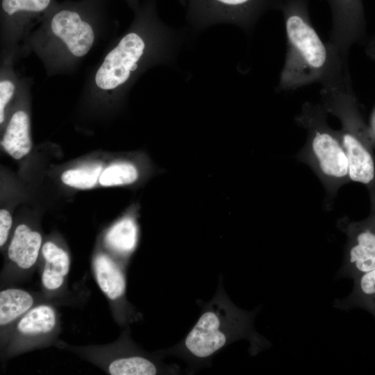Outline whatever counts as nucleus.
Masks as SVG:
<instances>
[{
    "label": "nucleus",
    "mask_w": 375,
    "mask_h": 375,
    "mask_svg": "<svg viewBox=\"0 0 375 375\" xmlns=\"http://www.w3.org/2000/svg\"><path fill=\"white\" fill-rule=\"evenodd\" d=\"M338 227L347 241L338 277L353 279L375 269V220L356 223L342 218Z\"/></svg>",
    "instance_id": "6e6552de"
},
{
    "label": "nucleus",
    "mask_w": 375,
    "mask_h": 375,
    "mask_svg": "<svg viewBox=\"0 0 375 375\" xmlns=\"http://www.w3.org/2000/svg\"><path fill=\"white\" fill-rule=\"evenodd\" d=\"M42 244L41 235L26 224L17 226L8 249L9 259L22 269L36 262Z\"/></svg>",
    "instance_id": "9d476101"
},
{
    "label": "nucleus",
    "mask_w": 375,
    "mask_h": 375,
    "mask_svg": "<svg viewBox=\"0 0 375 375\" xmlns=\"http://www.w3.org/2000/svg\"><path fill=\"white\" fill-rule=\"evenodd\" d=\"M276 7L283 12L287 40L278 91L316 82L322 84L348 66L347 58L330 42H323L314 28L308 0H283L278 1Z\"/></svg>",
    "instance_id": "f03ea898"
},
{
    "label": "nucleus",
    "mask_w": 375,
    "mask_h": 375,
    "mask_svg": "<svg viewBox=\"0 0 375 375\" xmlns=\"http://www.w3.org/2000/svg\"><path fill=\"white\" fill-rule=\"evenodd\" d=\"M334 306L343 310L360 308L375 317V269L353 278L352 292L343 299L335 301Z\"/></svg>",
    "instance_id": "2eb2a0df"
},
{
    "label": "nucleus",
    "mask_w": 375,
    "mask_h": 375,
    "mask_svg": "<svg viewBox=\"0 0 375 375\" xmlns=\"http://www.w3.org/2000/svg\"><path fill=\"white\" fill-rule=\"evenodd\" d=\"M44 259V267L42 274L43 286L49 290L59 289L70 268L68 253L51 242H47L42 247Z\"/></svg>",
    "instance_id": "f8f14e48"
},
{
    "label": "nucleus",
    "mask_w": 375,
    "mask_h": 375,
    "mask_svg": "<svg viewBox=\"0 0 375 375\" xmlns=\"http://www.w3.org/2000/svg\"><path fill=\"white\" fill-rule=\"evenodd\" d=\"M15 90V83L10 79L0 81V123L4 120L5 108L12 99Z\"/></svg>",
    "instance_id": "4be33fe9"
},
{
    "label": "nucleus",
    "mask_w": 375,
    "mask_h": 375,
    "mask_svg": "<svg viewBox=\"0 0 375 375\" xmlns=\"http://www.w3.org/2000/svg\"><path fill=\"white\" fill-rule=\"evenodd\" d=\"M322 105L340 122L339 136L349 162L351 181L370 183L375 174L372 154L362 141L355 98L348 67L335 77L322 83Z\"/></svg>",
    "instance_id": "20e7f679"
},
{
    "label": "nucleus",
    "mask_w": 375,
    "mask_h": 375,
    "mask_svg": "<svg viewBox=\"0 0 375 375\" xmlns=\"http://www.w3.org/2000/svg\"><path fill=\"white\" fill-rule=\"evenodd\" d=\"M129 5L133 8L138 7V0H126Z\"/></svg>",
    "instance_id": "b1692460"
},
{
    "label": "nucleus",
    "mask_w": 375,
    "mask_h": 375,
    "mask_svg": "<svg viewBox=\"0 0 375 375\" xmlns=\"http://www.w3.org/2000/svg\"><path fill=\"white\" fill-rule=\"evenodd\" d=\"M139 236L137 220L133 214L118 220L106 236L108 246L122 256H129L136 249Z\"/></svg>",
    "instance_id": "dca6fc26"
},
{
    "label": "nucleus",
    "mask_w": 375,
    "mask_h": 375,
    "mask_svg": "<svg viewBox=\"0 0 375 375\" xmlns=\"http://www.w3.org/2000/svg\"><path fill=\"white\" fill-rule=\"evenodd\" d=\"M219 281L212 299L207 303L202 302L201 315L186 336L163 351L184 360L188 363L190 372L208 365L215 354L238 340L249 341L251 355H256L269 345L253 326L257 312L246 311L237 307L225 293L222 278Z\"/></svg>",
    "instance_id": "f257e3e1"
},
{
    "label": "nucleus",
    "mask_w": 375,
    "mask_h": 375,
    "mask_svg": "<svg viewBox=\"0 0 375 375\" xmlns=\"http://www.w3.org/2000/svg\"><path fill=\"white\" fill-rule=\"evenodd\" d=\"M149 43L138 31L124 35L98 68L94 82L98 88L112 91L126 84L142 64Z\"/></svg>",
    "instance_id": "423d86ee"
},
{
    "label": "nucleus",
    "mask_w": 375,
    "mask_h": 375,
    "mask_svg": "<svg viewBox=\"0 0 375 375\" xmlns=\"http://www.w3.org/2000/svg\"><path fill=\"white\" fill-rule=\"evenodd\" d=\"M56 324L54 309L48 305H40L30 309L21 317L17 329L24 335L35 336L49 333Z\"/></svg>",
    "instance_id": "a211bd4d"
},
{
    "label": "nucleus",
    "mask_w": 375,
    "mask_h": 375,
    "mask_svg": "<svg viewBox=\"0 0 375 375\" xmlns=\"http://www.w3.org/2000/svg\"><path fill=\"white\" fill-rule=\"evenodd\" d=\"M142 171L139 165L131 160L112 164L101 174L99 182L103 186H131L139 183Z\"/></svg>",
    "instance_id": "6ab92c4d"
},
{
    "label": "nucleus",
    "mask_w": 375,
    "mask_h": 375,
    "mask_svg": "<svg viewBox=\"0 0 375 375\" xmlns=\"http://www.w3.org/2000/svg\"><path fill=\"white\" fill-rule=\"evenodd\" d=\"M295 121L306 131L299 158L315 172L328 199H334L349 180L348 158L338 131L328 125L327 112L321 103H305Z\"/></svg>",
    "instance_id": "7ed1b4c3"
},
{
    "label": "nucleus",
    "mask_w": 375,
    "mask_h": 375,
    "mask_svg": "<svg viewBox=\"0 0 375 375\" xmlns=\"http://www.w3.org/2000/svg\"><path fill=\"white\" fill-rule=\"evenodd\" d=\"M276 0H189L188 20L197 26L227 22L249 29Z\"/></svg>",
    "instance_id": "39448f33"
},
{
    "label": "nucleus",
    "mask_w": 375,
    "mask_h": 375,
    "mask_svg": "<svg viewBox=\"0 0 375 375\" xmlns=\"http://www.w3.org/2000/svg\"><path fill=\"white\" fill-rule=\"evenodd\" d=\"M332 15L329 41L347 58L351 45L360 38L363 26L361 0H327Z\"/></svg>",
    "instance_id": "1a4fd4ad"
},
{
    "label": "nucleus",
    "mask_w": 375,
    "mask_h": 375,
    "mask_svg": "<svg viewBox=\"0 0 375 375\" xmlns=\"http://www.w3.org/2000/svg\"><path fill=\"white\" fill-rule=\"evenodd\" d=\"M93 268L97 284L110 300L120 299L126 292L124 272L109 256L101 253L96 256Z\"/></svg>",
    "instance_id": "9b49d317"
},
{
    "label": "nucleus",
    "mask_w": 375,
    "mask_h": 375,
    "mask_svg": "<svg viewBox=\"0 0 375 375\" xmlns=\"http://www.w3.org/2000/svg\"><path fill=\"white\" fill-rule=\"evenodd\" d=\"M112 375H155L158 374H177L176 365H161L142 355H128L113 360L108 366Z\"/></svg>",
    "instance_id": "4468645a"
},
{
    "label": "nucleus",
    "mask_w": 375,
    "mask_h": 375,
    "mask_svg": "<svg viewBox=\"0 0 375 375\" xmlns=\"http://www.w3.org/2000/svg\"><path fill=\"white\" fill-rule=\"evenodd\" d=\"M53 0H1V12L6 18L33 17L50 9Z\"/></svg>",
    "instance_id": "aec40b11"
},
{
    "label": "nucleus",
    "mask_w": 375,
    "mask_h": 375,
    "mask_svg": "<svg viewBox=\"0 0 375 375\" xmlns=\"http://www.w3.org/2000/svg\"><path fill=\"white\" fill-rule=\"evenodd\" d=\"M102 167L94 165L71 169L62 173L61 178L67 185L79 189H88L94 187L101 174Z\"/></svg>",
    "instance_id": "412c9836"
},
{
    "label": "nucleus",
    "mask_w": 375,
    "mask_h": 375,
    "mask_svg": "<svg viewBox=\"0 0 375 375\" xmlns=\"http://www.w3.org/2000/svg\"><path fill=\"white\" fill-rule=\"evenodd\" d=\"M12 217L10 212L5 210H0V246L5 244L8 240L10 229L12 226Z\"/></svg>",
    "instance_id": "5701e85b"
},
{
    "label": "nucleus",
    "mask_w": 375,
    "mask_h": 375,
    "mask_svg": "<svg viewBox=\"0 0 375 375\" xmlns=\"http://www.w3.org/2000/svg\"><path fill=\"white\" fill-rule=\"evenodd\" d=\"M33 305V298L28 292L17 288L0 292V325L6 326L26 313Z\"/></svg>",
    "instance_id": "f3484780"
},
{
    "label": "nucleus",
    "mask_w": 375,
    "mask_h": 375,
    "mask_svg": "<svg viewBox=\"0 0 375 375\" xmlns=\"http://www.w3.org/2000/svg\"><path fill=\"white\" fill-rule=\"evenodd\" d=\"M1 144L6 151L15 159H20L31 149L30 122L23 110L14 112L7 125Z\"/></svg>",
    "instance_id": "ddd939ff"
},
{
    "label": "nucleus",
    "mask_w": 375,
    "mask_h": 375,
    "mask_svg": "<svg viewBox=\"0 0 375 375\" xmlns=\"http://www.w3.org/2000/svg\"><path fill=\"white\" fill-rule=\"evenodd\" d=\"M92 0L55 8L49 17L51 33L77 58L85 56L94 42V32L90 22L94 12Z\"/></svg>",
    "instance_id": "0eeeda50"
}]
</instances>
